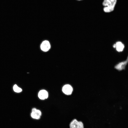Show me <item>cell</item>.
<instances>
[{"label": "cell", "mask_w": 128, "mask_h": 128, "mask_svg": "<svg viewBox=\"0 0 128 128\" xmlns=\"http://www.w3.org/2000/svg\"><path fill=\"white\" fill-rule=\"evenodd\" d=\"M62 90L64 94L67 95H69L72 94L73 91V88L70 85L66 84L63 86Z\"/></svg>", "instance_id": "277c9868"}, {"label": "cell", "mask_w": 128, "mask_h": 128, "mask_svg": "<svg viewBox=\"0 0 128 128\" xmlns=\"http://www.w3.org/2000/svg\"><path fill=\"white\" fill-rule=\"evenodd\" d=\"M115 48L118 51L120 52L123 51L124 46L122 43L120 42H118L115 44Z\"/></svg>", "instance_id": "52a82bcc"}, {"label": "cell", "mask_w": 128, "mask_h": 128, "mask_svg": "<svg viewBox=\"0 0 128 128\" xmlns=\"http://www.w3.org/2000/svg\"><path fill=\"white\" fill-rule=\"evenodd\" d=\"M76 0L77 1H80L82 0Z\"/></svg>", "instance_id": "9c48e42d"}, {"label": "cell", "mask_w": 128, "mask_h": 128, "mask_svg": "<svg viewBox=\"0 0 128 128\" xmlns=\"http://www.w3.org/2000/svg\"><path fill=\"white\" fill-rule=\"evenodd\" d=\"M14 91L17 93L20 92L22 91V90L20 88L18 87L15 84L13 87Z\"/></svg>", "instance_id": "ba28073f"}, {"label": "cell", "mask_w": 128, "mask_h": 128, "mask_svg": "<svg viewBox=\"0 0 128 128\" xmlns=\"http://www.w3.org/2000/svg\"><path fill=\"white\" fill-rule=\"evenodd\" d=\"M41 50L44 51H47L50 48V45L49 42L47 41H43L41 46Z\"/></svg>", "instance_id": "5b68a950"}, {"label": "cell", "mask_w": 128, "mask_h": 128, "mask_svg": "<svg viewBox=\"0 0 128 128\" xmlns=\"http://www.w3.org/2000/svg\"><path fill=\"white\" fill-rule=\"evenodd\" d=\"M70 128H84L83 124L81 121H78L76 119L72 120L70 124Z\"/></svg>", "instance_id": "3957f363"}, {"label": "cell", "mask_w": 128, "mask_h": 128, "mask_svg": "<svg viewBox=\"0 0 128 128\" xmlns=\"http://www.w3.org/2000/svg\"><path fill=\"white\" fill-rule=\"evenodd\" d=\"M38 96L40 99L44 100L48 97V93L46 90H41L39 92Z\"/></svg>", "instance_id": "8992f818"}, {"label": "cell", "mask_w": 128, "mask_h": 128, "mask_svg": "<svg viewBox=\"0 0 128 128\" xmlns=\"http://www.w3.org/2000/svg\"><path fill=\"white\" fill-rule=\"evenodd\" d=\"M117 0H103L102 2L104 11L106 13L111 12L114 9Z\"/></svg>", "instance_id": "6da1fadb"}, {"label": "cell", "mask_w": 128, "mask_h": 128, "mask_svg": "<svg viewBox=\"0 0 128 128\" xmlns=\"http://www.w3.org/2000/svg\"><path fill=\"white\" fill-rule=\"evenodd\" d=\"M41 114V112L40 110L33 108L32 110L30 115L32 118L38 120L40 119Z\"/></svg>", "instance_id": "7a4b0ae2"}]
</instances>
